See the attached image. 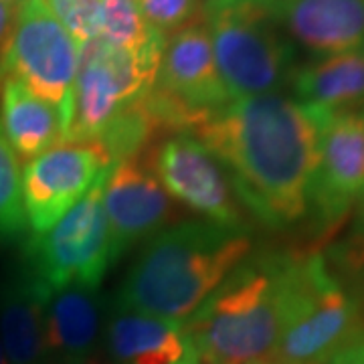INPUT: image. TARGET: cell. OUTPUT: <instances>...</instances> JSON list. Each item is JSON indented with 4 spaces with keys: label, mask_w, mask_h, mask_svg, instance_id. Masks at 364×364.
I'll return each instance as SVG.
<instances>
[{
    "label": "cell",
    "mask_w": 364,
    "mask_h": 364,
    "mask_svg": "<svg viewBox=\"0 0 364 364\" xmlns=\"http://www.w3.org/2000/svg\"><path fill=\"white\" fill-rule=\"evenodd\" d=\"M227 170L241 205L284 231L310 215L318 128L308 107L282 93L233 100L191 132Z\"/></svg>",
    "instance_id": "6da1fadb"
},
{
    "label": "cell",
    "mask_w": 364,
    "mask_h": 364,
    "mask_svg": "<svg viewBox=\"0 0 364 364\" xmlns=\"http://www.w3.org/2000/svg\"><path fill=\"white\" fill-rule=\"evenodd\" d=\"M251 251L247 229L205 219L174 223L136 253L116 304L184 324Z\"/></svg>",
    "instance_id": "7a4b0ae2"
},
{
    "label": "cell",
    "mask_w": 364,
    "mask_h": 364,
    "mask_svg": "<svg viewBox=\"0 0 364 364\" xmlns=\"http://www.w3.org/2000/svg\"><path fill=\"white\" fill-rule=\"evenodd\" d=\"M291 251L249 255L184 324L205 364H275Z\"/></svg>",
    "instance_id": "3957f363"
},
{
    "label": "cell",
    "mask_w": 364,
    "mask_h": 364,
    "mask_svg": "<svg viewBox=\"0 0 364 364\" xmlns=\"http://www.w3.org/2000/svg\"><path fill=\"white\" fill-rule=\"evenodd\" d=\"M215 63L231 100L277 93L296 73V47L279 33L272 0H203Z\"/></svg>",
    "instance_id": "277c9868"
},
{
    "label": "cell",
    "mask_w": 364,
    "mask_h": 364,
    "mask_svg": "<svg viewBox=\"0 0 364 364\" xmlns=\"http://www.w3.org/2000/svg\"><path fill=\"white\" fill-rule=\"evenodd\" d=\"M364 324L322 253H291L275 364H324Z\"/></svg>",
    "instance_id": "5b68a950"
},
{
    "label": "cell",
    "mask_w": 364,
    "mask_h": 364,
    "mask_svg": "<svg viewBox=\"0 0 364 364\" xmlns=\"http://www.w3.org/2000/svg\"><path fill=\"white\" fill-rule=\"evenodd\" d=\"M79 47L43 0H21L0 47V81L13 79L57 109L65 136L77 77Z\"/></svg>",
    "instance_id": "8992f818"
},
{
    "label": "cell",
    "mask_w": 364,
    "mask_h": 364,
    "mask_svg": "<svg viewBox=\"0 0 364 364\" xmlns=\"http://www.w3.org/2000/svg\"><path fill=\"white\" fill-rule=\"evenodd\" d=\"M162 47L164 41L144 51L114 49L102 39L83 43L63 140H97L122 112L152 90Z\"/></svg>",
    "instance_id": "52a82bcc"
},
{
    "label": "cell",
    "mask_w": 364,
    "mask_h": 364,
    "mask_svg": "<svg viewBox=\"0 0 364 364\" xmlns=\"http://www.w3.org/2000/svg\"><path fill=\"white\" fill-rule=\"evenodd\" d=\"M112 168L51 229L33 235L25 245L26 267L51 291L67 286L97 287L112 265L109 227L102 200Z\"/></svg>",
    "instance_id": "ba28073f"
},
{
    "label": "cell",
    "mask_w": 364,
    "mask_h": 364,
    "mask_svg": "<svg viewBox=\"0 0 364 364\" xmlns=\"http://www.w3.org/2000/svg\"><path fill=\"white\" fill-rule=\"evenodd\" d=\"M160 184L182 207L205 221L247 229V210L217 156L195 136L178 132L162 136L142 152Z\"/></svg>",
    "instance_id": "9c48e42d"
},
{
    "label": "cell",
    "mask_w": 364,
    "mask_h": 364,
    "mask_svg": "<svg viewBox=\"0 0 364 364\" xmlns=\"http://www.w3.org/2000/svg\"><path fill=\"white\" fill-rule=\"evenodd\" d=\"M306 107L318 128L308 217L318 233L328 235L364 193V117L363 109Z\"/></svg>",
    "instance_id": "30bf717a"
},
{
    "label": "cell",
    "mask_w": 364,
    "mask_h": 364,
    "mask_svg": "<svg viewBox=\"0 0 364 364\" xmlns=\"http://www.w3.org/2000/svg\"><path fill=\"white\" fill-rule=\"evenodd\" d=\"M116 162L100 140H63L26 162L21 195L26 225L45 233L77 205Z\"/></svg>",
    "instance_id": "8fae6325"
},
{
    "label": "cell",
    "mask_w": 364,
    "mask_h": 364,
    "mask_svg": "<svg viewBox=\"0 0 364 364\" xmlns=\"http://www.w3.org/2000/svg\"><path fill=\"white\" fill-rule=\"evenodd\" d=\"M104 210L109 227L112 263L134 245L146 243L162 229L178 223V207L140 154L124 158L104 182Z\"/></svg>",
    "instance_id": "7c38bea8"
},
{
    "label": "cell",
    "mask_w": 364,
    "mask_h": 364,
    "mask_svg": "<svg viewBox=\"0 0 364 364\" xmlns=\"http://www.w3.org/2000/svg\"><path fill=\"white\" fill-rule=\"evenodd\" d=\"M154 85L203 119L233 102L219 75L203 18L164 39Z\"/></svg>",
    "instance_id": "4fadbf2b"
},
{
    "label": "cell",
    "mask_w": 364,
    "mask_h": 364,
    "mask_svg": "<svg viewBox=\"0 0 364 364\" xmlns=\"http://www.w3.org/2000/svg\"><path fill=\"white\" fill-rule=\"evenodd\" d=\"M277 25L318 57L364 51V0H272Z\"/></svg>",
    "instance_id": "5bb4252c"
},
{
    "label": "cell",
    "mask_w": 364,
    "mask_h": 364,
    "mask_svg": "<svg viewBox=\"0 0 364 364\" xmlns=\"http://www.w3.org/2000/svg\"><path fill=\"white\" fill-rule=\"evenodd\" d=\"M104 298L97 287L67 286L53 291L45 308L49 364H97L105 336Z\"/></svg>",
    "instance_id": "9a60e30c"
},
{
    "label": "cell",
    "mask_w": 364,
    "mask_h": 364,
    "mask_svg": "<svg viewBox=\"0 0 364 364\" xmlns=\"http://www.w3.org/2000/svg\"><path fill=\"white\" fill-rule=\"evenodd\" d=\"M51 289L21 259L0 279V344L9 364H49L45 308Z\"/></svg>",
    "instance_id": "2e32d148"
},
{
    "label": "cell",
    "mask_w": 364,
    "mask_h": 364,
    "mask_svg": "<svg viewBox=\"0 0 364 364\" xmlns=\"http://www.w3.org/2000/svg\"><path fill=\"white\" fill-rule=\"evenodd\" d=\"M104 338L114 364H181L191 350L181 324L119 304L107 310Z\"/></svg>",
    "instance_id": "e0dca14e"
},
{
    "label": "cell",
    "mask_w": 364,
    "mask_h": 364,
    "mask_svg": "<svg viewBox=\"0 0 364 364\" xmlns=\"http://www.w3.org/2000/svg\"><path fill=\"white\" fill-rule=\"evenodd\" d=\"M0 128L25 162L63 140L57 109L13 79L0 81Z\"/></svg>",
    "instance_id": "ac0fdd59"
},
{
    "label": "cell",
    "mask_w": 364,
    "mask_h": 364,
    "mask_svg": "<svg viewBox=\"0 0 364 364\" xmlns=\"http://www.w3.org/2000/svg\"><path fill=\"white\" fill-rule=\"evenodd\" d=\"M299 104L324 109H363L364 51L320 57L298 67L289 81Z\"/></svg>",
    "instance_id": "d6986e66"
},
{
    "label": "cell",
    "mask_w": 364,
    "mask_h": 364,
    "mask_svg": "<svg viewBox=\"0 0 364 364\" xmlns=\"http://www.w3.org/2000/svg\"><path fill=\"white\" fill-rule=\"evenodd\" d=\"M97 39L122 51H144L166 37L144 21L136 0H102Z\"/></svg>",
    "instance_id": "ffe728a7"
},
{
    "label": "cell",
    "mask_w": 364,
    "mask_h": 364,
    "mask_svg": "<svg viewBox=\"0 0 364 364\" xmlns=\"http://www.w3.org/2000/svg\"><path fill=\"white\" fill-rule=\"evenodd\" d=\"M26 229L18 158L0 128V241L14 239Z\"/></svg>",
    "instance_id": "44dd1931"
},
{
    "label": "cell",
    "mask_w": 364,
    "mask_h": 364,
    "mask_svg": "<svg viewBox=\"0 0 364 364\" xmlns=\"http://www.w3.org/2000/svg\"><path fill=\"white\" fill-rule=\"evenodd\" d=\"M324 257L364 318V237L352 231L346 239L334 243Z\"/></svg>",
    "instance_id": "7402d4cb"
},
{
    "label": "cell",
    "mask_w": 364,
    "mask_h": 364,
    "mask_svg": "<svg viewBox=\"0 0 364 364\" xmlns=\"http://www.w3.org/2000/svg\"><path fill=\"white\" fill-rule=\"evenodd\" d=\"M43 2L49 9V13L73 37L77 47L91 39H97L102 0H43Z\"/></svg>",
    "instance_id": "603a6c76"
},
{
    "label": "cell",
    "mask_w": 364,
    "mask_h": 364,
    "mask_svg": "<svg viewBox=\"0 0 364 364\" xmlns=\"http://www.w3.org/2000/svg\"><path fill=\"white\" fill-rule=\"evenodd\" d=\"M144 21L168 37L174 31L200 18V0H136Z\"/></svg>",
    "instance_id": "cb8c5ba5"
},
{
    "label": "cell",
    "mask_w": 364,
    "mask_h": 364,
    "mask_svg": "<svg viewBox=\"0 0 364 364\" xmlns=\"http://www.w3.org/2000/svg\"><path fill=\"white\" fill-rule=\"evenodd\" d=\"M324 364H364V324Z\"/></svg>",
    "instance_id": "d4e9b609"
},
{
    "label": "cell",
    "mask_w": 364,
    "mask_h": 364,
    "mask_svg": "<svg viewBox=\"0 0 364 364\" xmlns=\"http://www.w3.org/2000/svg\"><path fill=\"white\" fill-rule=\"evenodd\" d=\"M13 18H14L13 6L0 0V47H2V43H4V39H6L9 31H11Z\"/></svg>",
    "instance_id": "484cf974"
},
{
    "label": "cell",
    "mask_w": 364,
    "mask_h": 364,
    "mask_svg": "<svg viewBox=\"0 0 364 364\" xmlns=\"http://www.w3.org/2000/svg\"><path fill=\"white\" fill-rule=\"evenodd\" d=\"M352 231L364 237V193L358 198V203H356V223H354Z\"/></svg>",
    "instance_id": "4316f807"
},
{
    "label": "cell",
    "mask_w": 364,
    "mask_h": 364,
    "mask_svg": "<svg viewBox=\"0 0 364 364\" xmlns=\"http://www.w3.org/2000/svg\"><path fill=\"white\" fill-rule=\"evenodd\" d=\"M188 348H191V346H188ZM181 364H205V363H200V360L196 358L195 354H193V350H188V354H186V358H184V360H182Z\"/></svg>",
    "instance_id": "83f0119b"
},
{
    "label": "cell",
    "mask_w": 364,
    "mask_h": 364,
    "mask_svg": "<svg viewBox=\"0 0 364 364\" xmlns=\"http://www.w3.org/2000/svg\"><path fill=\"white\" fill-rule=\"evenodd\" d=\"M0 364H9V360H6V354H4V348H2V344H0Z\"/></svg>",
    "instance_id": "f1b7e54d"
},
{
    "label": "cell",
    "mask_w": 364,
    "mask_h": 364,
    "mask_svg": "<svg viewBox=\"0 0 364 364\" xmlns=\"http://www.w3.org/2000/svg\"><path fill=\"white\" fill-rule=\"evenodd\" d=\"M2 2H6V4H13V2H21V0H2Z\"/></svg>",
    "instance_id": "f546056e"
},
{
    "label": "cell",
    "mask_w": 364,
    "mask_h": 364,
    "mask_svg": "<svg viewBox=\"0 0 364 364\" xmlns=\"http://www.w3.org/2000/svg\"><path fill=\"white\" fill-rule=\"evenodd\" d=\"M363 117H364V107H363Z\"/></svg>",
    "instance_id": "4dcf8cb0"
}]
</instances>
